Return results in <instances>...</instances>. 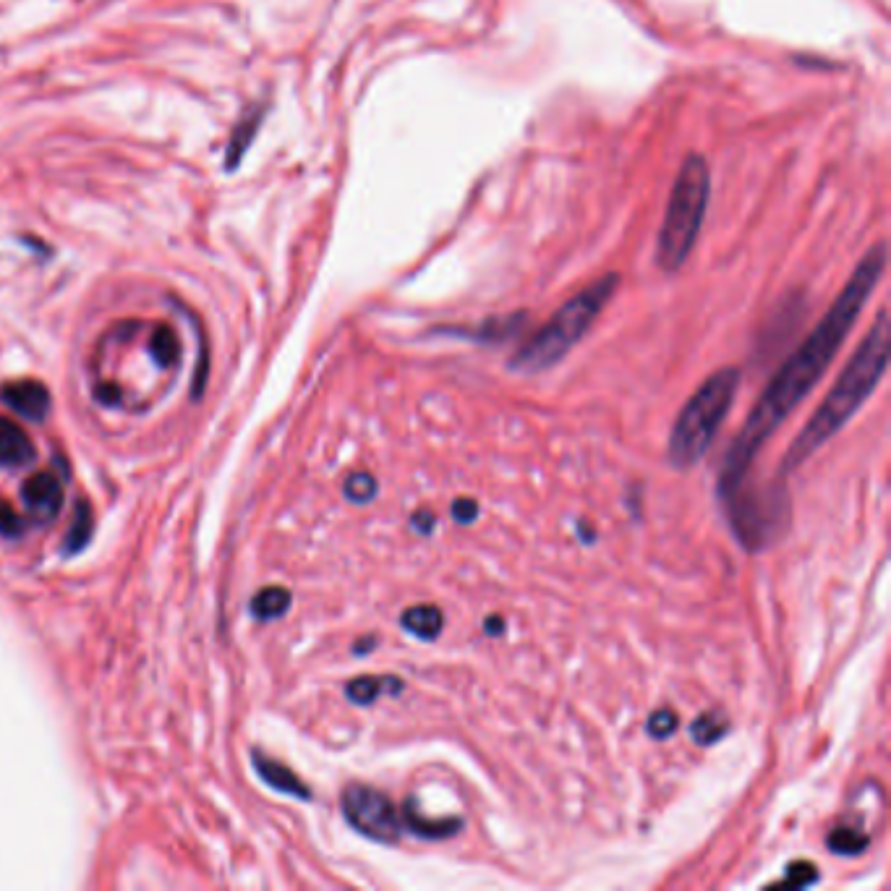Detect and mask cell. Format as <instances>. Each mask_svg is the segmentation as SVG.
Instances as JSON below:
<instances>
[{
	"mask_svg": "<svg viewBox=\"0 0 891 891\" xmlns=\"http://www.w3.org/2000/svg\"><path fill=\"white\" fill-rule=\"evenodd\" d=\"M884 267L886 246L878 243L855 267V272H852V277L837 296V301L824 314V319L813 327V332L803 340V345L771 377L763 395L753 405L748 419H745L740 434L724 455L722 473H719V497H724L740 481L748 479L750 468L756 463L763 445L777 434V429L787 421V416L821 382L829 364L839 353L855 322H858L863 306L868 304L871 293L876 291L878 280L884 275Z\"/></svg>",
	"mask_w": 891,
	"mask_h": 891,
	"instance_id": "1",
	"label": "cell"
},
{
	"mask_svg": "<svg viewBox=\"0 0 891 891\" xmlns=\"http://www.w3.org/2000/svg\"><path fill=\"white\" fill-rule=\"evenodd\" d=\"M886 364H889V317H886V309H881L871 332L865 335L855 356L850 358V364L844 366V372L839 374L824 403L818 405L816 413L810 416L803 432L797 434L787 455L782 458L779 476H787L797 466H803L805 460L816 455L818 447L826 445L855 416V411L871 398L884 377Z\"/></svg>",
	"mask_w": 891,
	"mask_h": 891,
	"instance_id": "2",
	"label": "cell"
},
{
	"mask_svg": "<svg viewBox=\"0 0 891 891\" xmlns=\"http://www.w3.org/2000/svg\"><path fill=\"white\" fill-rule=\"evenodd\" d=\"M617 285H620V275L609 272V275L594 280L588 288H583L581 293H575L534 338L526 340V345L510 358V369L536 374L562 361L573 351V345L591 330V324L609 304V298L615 296Z\"/></svg>",
	"mask_w": 891,
	"mask_h": 891,
	"instance_id": "3",
	"label": "cell"
},
{
	"mask_svg": "<svg viewBox=\"0 0 891 891\" xmlns=\"http://www.w3.org/2000/svg\"><path fill=\"white\" fill-rule=\"evenodd\" d=\"M740 379L743 374L735 366L719 369L698 387L688 403L682 405L667 447L669 463L677 471L696 466L698 460L709 453V447L714 445L716 434H719V426L724 424L729 408L735 403Z\"/></svg>",
	"mask_w": 891,
	"mask_h": 891,
	"instance_id": "4",
	"label": "cell"
},
{
	"mask_svg": "<svg viewBox=\"0 0 891 891\" xmlns=\"http://www.w3.org/2000/svg\"><path fill=\"white\" fill-rule=\"evenodd\" d=\"M711 194L709 162L701 155H688L680 165L672 194H669L667 215H664L659 241H656V264L664 272H677L696 246L701 233L706 207Z\"/></svg>",
	"mask_w": 891,
	"mask_h": 891,
	"instance_id": "5",
	"label": "cell"
},
{
	"mask_svg": "<svg viewBox=\"0 0 891 891\" xmlns=\"http://www.w3.org/2000/svg\"><path fill=\"white\" fill-rule=\"evenodd\" d=\"M719 500L727 507L729 528L748 552L771 547L790 526V494L782 481L753 484L748 476Z\"/></svg>",
	"mask_w": 891,
	"mask_h": 891,
	"instance_id": "6",
	"label": "cell"
},
{
	"mask_svg": "<svg viewBox=\"0 0 891 891\" xmlns=\"http://www.w3.org/2000/svg\"><path fill=\"white\" fill-rule=\"evenodd\" d=\"M343 813L345 821L364 834L372 842L379 844H398L403 834V821L390 797L385 792L366 787V784H351L345 787L343 797Z\"/></svg>",
	"mask_w": 891,
	"mask_h": 891,
	"instance_id": "7",
	"label": "cell"
},
{
	"mask_svg": "<svg viewBox=\"0 0 891 891\" xmlns=\"http://www.w3.org/2000/svg\"><path fill=\"white\" fill-rule=\"evenodd\" d=\"M21 502L37 523H53L63 507V481L53 471L32 473L21 484Z\"/></svg>",
	"mask_w": 891,
	"mask_h": 891,
	"instance_id": "8",
	"label": "cell"
},
{
	"mask_svg": "<svg viewBox=\"0 0 891 891\" xmlns=\"http://www.w3.org/2000/svg\"><path fill=\"white\" fill-rule=\"evenodd\" d=\"M0 400L16 413V416H24L27 421H45V416L50 413V390L37 379H19V382H8L6 387H0Z\"/></svg>",
	"mask_w": 891,
	"mask_h": 891,
	"instance_id": "9",
	"label": "cell"
},
{
	"mask_svg": "<svg viewBox=\"0 0 891 891\" xmlns=\"http://www.w3.org/2000/svg\"><path fill=\"white\" fill-rule=\"evenodd\" d=\"M34 458H37V447L24 432V426L8 416H0V468L16 471L34 463Z\"/></svg>",
	"mask_w": 891,
	"mask_h": 891,
	"instance_id": "10",
	"label": "cell"
},
{
	"mask_svg": "<svg viewBox=\"0 0 891 891\" xmlns=\"http://www.w3.org/2000/svg\"><path fill=\"white\" fill-rule=\"evenodd\" d=\"M251 761H254V769H257L259 779H262L264 784H270L272 790L285 792V795L298 797V800H311L309 787H306L288 766H283V763L275 761V758H267L264 753H259V750L251 756Z\"/></svg>",
	"mask_w": 891,
	"mask_h": 891,
	"instance_id": "11",
	"label": "cell"
},
{
	"mask_svg": "<svg viewBox=\"0 0 891 891\" xmlns=\"http://www.w3.org/2000/svg\"><path fill=\"white\" fill-rule=\"evenodd\" d=\"M147 338H149L147 348L152 364H155L157 369H162V372H176L183 358V345L181 338H178V332L173 330L170 324H149Z\"/></svg>",
	"mask_w": 891,
	"mask_h": 891,
	"instance_id": "12",
	"label": "cell"
},
{
	"mask_svg": "<svg viewBox=\"0 0 891 891\" xmlns=\"http://www.w3.org/2000/svg\"><path fill=\"white\" fill-rule=\"evenodd\" d=\"M400 821H403V829H408L411 834L421 839H447L458 834L463 829V818H429L424 816L416 805V800H408L400 813Z\"/></svg>",
	"mask_w": 891,
	"mask_h": 891,
	"instance_id": "13",
	"label": "cell"
},
{
	"mask_svg": "<svg viewBox=\"0 0 891 891\" xmlns=\"http://www.w3.org/2000/svg\"><path fill=\"white\" fill-rule=\"evenodd\" d=\"M405 682L400 677H377V675H369V677H356V680L348 682V688H345V696L351 698L356 706H372L379 696H398L403 693Z\"/></svg>",
	"mask_w": 891,
	"mask_h": 891,
	"instance_id": "14",
	"label": "cell"
},
{
	"mask_svg": "<svg viewBox=\"0 0 891 891\" xmlns=\"http://www.w3.org/2000/svg\"><path fill=\"white\" fill-rule=\"evenodd\" d=\"M400 625L421 641H437L442 628H445V615L434 604H416V607L405 609Z\"/></svg>",
	"mask_w": 891,
	"mask_h": 891,
	"instance_id": "15",
	"label": "cell"
},
{
	"mask_svg": "<svg viewBox=\"0 0 891 891\" xmlns=\"http://www.w3.org/2000/svg\"><path fill=\"white\" fill-rule=\"evenodd\" d=\"M526 324V314H510V317H497L486 319L484 324H479L476 330H455V335H463L468 340H479V343H505V340L515 338Z\"/></svg>",
	"mask_w": 891,
	"mask_h": 891,
	"instance_id": "16",
	"label": "cell"
},
{
	"mask_svg": "<svg viewBox=\"0 0 891 891\" xmlns=\"http://www.w3.org/2000/svg\"><path fill=\"white\" fill-rule=\"evenodd\" d=\"M92 531H95V515H92V505L87 500H79L74 505V515H71V523H68L66 541H63V554L74 557L81 549L87 547L89 539H92Z\"/></svg>",
	"mask_w": 891,
	"mask_h": 891,
	"instance_id": "17",
	"label": "cell"
},
{
	"mask_svg": "<svg viewBox=\"0 0 891 891\" xmlns=\"http://www.w3.org/2000/svg\"><path fill=\"white\" fill-rule=\"evenodd\" d=\"M251 615L259 622H270L283 617L288 609H291V591L283 586H267L262 591H257V596L251 599Z\"/></svg>",
	"mask_w": 891,
	"mask_h": 891,
	"instance_id": "18",
	"label": "cell"
},
{
	"mask_svg": "<svg viewBox=\"0 0 891 891\" xmlns=\"http://www.w3.org/2000/svg\"><path fill=\"white\" fill-rule=\"evenodd\" d=\"M727 732L729 724L722 711H703L701 716H696V722L690 724V737L696 740V745H703V748L719 743Z\"/></svg>",
	"mask_w": 891,
	"mask_h": 891,
	"instance_id": "19",
	"label": "cell"
},
{
	"mask_svg": "<svg viewBox=\"0 0 891 891\" xmlns=\"http://www.w3.org/2000/svg\"><path fill=\"white\" fill-rule=\"evenodd\" d=\"M829 844V850L834 855H842V858H855V855H863L868 850V844H871V837L865 834V831L855 829V826H839L829 834L826 839Z\"/></svg>",
	"mask_w": 891,
	"mask_h": 891,
	"instance_id": "20",
	"label": "cell"
},
{
	"mask_svg": "<svg viewBox=\"0 0 891 891\" xmlns=\"http://www.w3.org/2000/svg\"><path fill=\"white\" fill-rule=\"evenodd\" d=\"M343 492H345V500H351L353 505H366V502H372L377 497V479H374L372 473H351L343 484Z\"/></svg>",
	"mask_w": 891,
	"mask_h": 891,
	"instance_id": "21",
	"label": "cell"
},
{
	"mask_svg": "<svg viewBox=\"0 0 891 891\" xmlns=\"http://www.w3.org/2000/svg\"><path fill=\"white\" fill-rule=\"evenodd\" d=\"M818 881V868L813 863H805V860H795V863L787 865L782 881L771 886H784V889H805V886L816 884Z\"/></svg>",
	"mask_w": 891,
	"mask_h": 891,
	"instance_id": "22",
	"label": "cell"
},
{
	"mask_svg": "<svg viewBox=\"0 0 891 891\" xmlns=\"http://www.w3.org/2000/svg\"><path fill=\"white\" fill-rule=\"evenodd\" d=\"M677 727H680V719H677V714L672 709H656L654 714L648 716L646 724L648 735L654 737V740H667V737L675 735Z\"/></svg>",
	"mask_w": 891,
	"mask_h": 891,
	"instance_id": "23",
	"label": "cell"
},
{
	"mask_svg": "<svg viewBox=\"0 0 891 891\" xmlns=\"http://www.w3.org/2000/svg\"><path fill=\"white\" fill-rule=\"evenodd\" d=\"M27 531V523L8 500H0V536L3 539H21Z\"/></svg>",
	"mask_w": 891,
	"mask_h": 891,
	"instance_id": "24",
	"label": "cell"
},
{
	"mask_svg": "<svg viewBox=\"0 0 891 891\" xmlns=\"http://www.w3.org/2000/svg\"><path fill=\"white\" fill-rule=\"evenodd\" d=\"M450 513H453V518L458 520V523L468 526V523H473V520L479 518V505L473 500H468V497H460V500L453 502Z\"/></svg>",
	"mask_w": 891,
	"mask_h": 891,
	"instance_id": "25",
	"label": "cell"
},
{
	"mask_svg": "<svg viewBox=\"0 0 891 891\" xmlns=\"http://www.w3.org/2000/svg\"><path fill=\"white\" fill-rule=\"evenodd\" d=\"M411 526L416 528L421 536H429L434 531V526H437V518H434V513H429V510H419V513L411 518Z\"/></svg>",
	"mask_w": 891,
	"mask_h": 891,
	"instance_id": "26",
	"label": "cell"
},
{
	"mask_svg": "<svg viewBox=\"0 0 891 891\" xmlns=\"http://www.w3.org/2000/svg\"><path fill=\"white\" fill-rule=\"evenodd\" d=\"M484 630L489 635H502L505 633V622H502V617H486V622H484Z\"/></svg>",
	"mask_w": 891,
	"mask_h": 891,
	"instance_id": "27",
	"label": "cell"
},
{
	"mask_svg": "<svg viewBox=\"0 0 891 891\" xmlns=\"http://www.w3.org/2000/svg\"><path fill=\"white\" fill-rule=\"evenodd\" d=\"M374 646H377V643H374V638H364V643H358L353 651H356V654H364V651H372Z\"/></svg>",
	"mask_w": 891,
	"mask_h": 891,
	"instance_id": "28",
	"label": "cell"
}]
</instances>
